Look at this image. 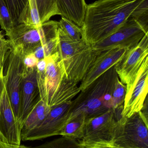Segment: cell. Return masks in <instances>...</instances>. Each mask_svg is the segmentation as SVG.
Masks as SVG:
<instances>
[{
	"mask_svg": "<svg viewBox=\"0 0 148 148\" xmlns=\"http://www.w3.org/2000/svg\"><path fill=\"white\" fill-rule=\"evenodd\" d=\"M143 0H98L87 5L81 27L82 40L92 45L111 35Z\"/></svg>",
	"mask_w": 148,
	"mask_h": 148,
	"instance_id": "cell-1",
	"label": "cell"
},
{
	"mask_svg": "<svg viewBox=\"0 0 148 148\" xmlns=\"http://www.w3.org/2000/svg\"><path fill=\"white\" fill-rule=\"evenodd\" d=\"M118 79L114 65L81 90L71 101L68 120L79 114L87 120L113 109V94Z\"/></svg>",
	"mask_w": 148,
	"mask_h": 148,
	"instance_id": "cell-2",
	"label": "cell"
},
{
	"mask_svg": "<svg viewBox=\"0 0 148 148\" xmlns=\"http://www.w3.org/2000/svg\"><path fill=\"white\" fill-rule=\"evenodd\" d=\"M36 69L41 99L51 108L71 101L81 92L77 84L63 77L58 52L38 60Z\"/></svg>",
	"mask_w": 148,
	"mask_h": 148,
	"instance_id": "cell-3",
	"label": "cell"
},
{
	"mask_svg": "<svg viewBox=\"0 0 148 148\" xmlns=\"http://www.w3.org/2000/svg\"><path fill=\"white\" fill-rule=\"evenodd\" d=\"M59 62L63 77L78 84L86 73L100 52L82 39L75 40L69 37L58 27Z\"/></svg>",
	"mask_w": 148,
	"mask_h": 148,
	"instance_id": "cell-4",
	"label": "cell"
},
{
	"mask_svg": "<svg viewBox=\"0 0 148 148\" xmlns=\"http://www.w3.org/2000/svg\"><path fill=\"white\" fill-rule=\"evenodd\" d=\"M125 148H148V122L139 112L117 121L111 144Z\"/></svg>",
	"mask_w": 148,
	"mask_h": 148,
	"instance_id": "cell-5",
	"label": "cell"
},
{
	"mask_svg": "<svg viewBox=\"0 0 148 148\" xmlns=\"http://www.w3.org/2000/svg\"><path fill=\"white\" fill-rule=\"evenodd\" d=\"M23 57L19 49L10 47L4 66L5 69H3L5 88L15 117L19 124L20 92L24 70Z\"/></svg>",
	"mask_w": 148,
	"mask_h": 148,
	"instance_id": "cell-6",
	"label": "cell"
},
{
	"mask_svg": "<svg viewBox=\"0 0 148 148\" xmlns=\"http://www.w3.org/2000/svg\"><path fill=\"white\" fill-rule=\"evenodd\" d=\"M120 113L110 109L99 116L87 119L83 136L79 141L84 146L95 143L111 144Z\"/></svg>",
	"mask_w": 148,
	"mask_h": 148,
	"instance_id": "cell-7",
	"label": "cell"
},
{
	"mask_svg": "<svg viewBox=\"0 0 148 148\" xmlns=\"http://www.w3.org/2000/svg\"><path fill=\"white\" fill-rule=\"evenodd\" d=\"M148 34L135 47L127 49L115 69L122 83L130 88L145 61L148 58Z\"/></svg>",
	"mask_w": 148,
	"mask_h": 148,
	"instance_id": "cell-8",
	"label": "cell"
},
{
	"mask_svg": "<svg viewBox=\"0 0 148 148\" xmlns=\"http://www.w3.org/2000/svg\"><path fill=\"white\" fill-rule=\"evenodd\" d=\"M21 129L15 117L6 90L3 70L0 75V138L10 145H21Z\"/></svg>",
	"mask_w": 148,
	"mask_h": 148,
	"instance_id": "cell-9",
	"label": "cell"
},
{
	"mask_svg": "<svg viewBox=\"0 0 148 148\" xmlns=\"http://www.w3.org/2000/svg\"><path fill=\"white\" fill-rule=\"evenodd\" d=\"M146 34L143 29L130 16L118 30L92 47L97 52L112 49H128L137 45Z\"/></svg>",
	"mask_w": 148,
	"mask_h": 148,
	"instance_id": "cell-10",
	"label": "cell"
},
{
	"mask_svg": "<svg viewBox=\"0 0 148 148\" xmlns=\"http://www.w3.org/2000/svg\"><path fill=\"white\" fill-rule=\"evenodd\" d=\"M6 35L8 37L10 47L19 49L24 56L34 53L46 42L42 24L40 27H36L27 23H21L15 26Z\"/></svg>",
	"mask_w": 148,
	"mask_h": 148,
	"instance_id": "cell-11",
	"label": "cell"
},
{
	"mask_svg": "<svg viewBox=\"0 0 148 148\" xmlns=\"http://www.w3.org/2000/svg\"><path fill=\"white\" fill-rule=\"evenodd\" d=\"M71 101L65 103L51 108L44 121L38 127L21 137L23 141L42 140L60 133L69 118Z\"/></svg>",
	"mask_w": 148,
	"mask_h": 148,
	"instance_id": "cell-12",
	"label": "cell"
},
{
	"mask_svg": "<svg viewBox=\"0 0 148 148\" xmlns=\"http://www.w3.org/2000/svg\"><path fill=\"white\" fill-rule=\"evenodd\" d=\"M148 85V58H147L130 88L126 91L123 109L121 113V117H129L141 110L147 96Z\"/></svg>",
	"mask_w": 148,
	"mask_h": 148,
	"instance_id": "cell-13",
	"label": "cell"
},
{
	"mask_svg": "<svg viewBox=\"0 0 148 148\" xmlns=\"http://www.w3.org/2000/svg\"><path fill=\"white\" fill-rule=\"evenodd\" d=\"M41 100L36 68L24 67L20 92L19 123L21 127L28 116Z\"/></svg>",
	"mask_w": 148,
	"mask_h": 148,
	"instance_id": "cell-14",
	"label": "cell"
},
{
	"mask_svg": "<svg viewBox=\"0 0 148 148\" xmlns=\"http://www.w3.org/2000/svg\"><path fill=\"white\" fill-rule=\"evenodd\" d=\"M127 49H112L100 52L81 82L79 86L81 90L85 89L94 80L116 65L122 58Z\"/></svg>",
	"mask_w": 148,
	"mask_h": 148,
	"instance_id": "cell-15",
	"label": "cell"
},
{
	"mask_svg": "<svg viewBox=\"0 0 148 148\" xmlns=\"http://www.w3.org/2000/svg\"><path fill=\"white\" fill-rule=\"evenodd\" d=\"M59 15L81 27L85 17V0H54Z\"/></svg>",
	"mask_w": 148,
	"mask_h": 148,
	"instance_id": "cell-16",
	"label": "cell"
},
{
	"mask_svg": "<svg viewBox=\"0 0 148 148\" xmlns=\"http://www.w3.org/2000/svg\"><path fill=\"white\" fill-rule=\"evenodd\" d=\"M51 108L41 100L32 110L23 125L21 137L39 126L47 117Z\"/></svg>",
	"mask_w": 148,
	"mask_h": 148,
	"instance_id": "cell-17",
	"label": "cell"
},
{
	"mask_svg": "<svg viewBox=\"0 0 148 148\" xmlns=\"http://www.w3.org/2000/svg\"><path fill=\"white\" fill-rule=\"evenodd\" d=\"M9 9L15 26L27 23L28 20V0H3Z\"/></svg>",
	"mask_w": 148,
	"mask_h": 148,
	"instance_id": "cell-18",
	"label": "cell"
},
{
	"mask_svg": "<svg viewBox=\"0 0 148 148\" xmlns=\"http://www.w3.org/2000/svg\"><path fill=\"white\" fill-rule=\"evenodd\" d=\"M86 120V117L83 114L77 115L72 117L68 120L60 135L81 140L83 136Z\"/></svg>",
	"mask_w": 148,
	"mask_h": 148,
	"instance_id": "cell-19",
	"label": "cell"
},
{
	"mask_svg": "<svg viewBox=\"0 0 148 148\" xmlns=\"http://www.w3.org/2000/svg\"><path fill=\"white\" fill-rule=\"evenodd\" d=\"M42 24L54 16L59 15L54 0H36Z\"/></svg>",
	"mask_w": 148,
	"mask_h": 148,
	"instance_id": "cell-20",
	"label": "cell"
},
{
	"mask_svg": "<svg viewBox=\"0 0 148 148\" xmlns=\"http://www.w3.org/2000/svg\"><path fill=\"white\" fill-rule=\"evenodd\" d=\"M30 148H86L79 140L62 136L40 146Z\"/></svg>",
	"mask_w": 148,
	"mask_h": 148,
	"instance_id": "cell-21",
	"label": "cell"
},
{
	"mask_svg": "<svg viewBox=\"0 0 148 148\" xmlns=\"http://www.w3.org/2000/svg\"><path fill=\"white\" fill-rule=\"evenodd\" d=\"M130 17L133 18L148 34V0H143L133 11Z\"/></svg>",
	"mask_w": 148,
	"mask_h": 148,
	"instance_id": "cell-22",
	"label": "cell"
},
{
	"mask_svg": "<svg viewBox=\"0 0 148 148\" xmlns=\"http://www.w3.org/2000/svg\"><path fill=\"white\" fill-rule=\"evenodd\" d=\"M58 27L71 39L75 40L82 39L81 27L69 20L61 17L58 22Z\"/></svg>",
	"mask_w": 148,
	"mask_h": 148,
	"instance_id": "cell-23",
	"label": "cell"
},
{
	"mask_svg": "<svg viewBox=\"0 0 148 148\" xmlns=\"http://www.w3.org/2000/svg\"><path fill=\"white\" fill-rule=\"evenodd\" d=\"M0 26L6 34L15 27L10 12L3 0H0Z\"/></svg>",
	"mask_w": 148,
	"mask_h": 148,
	"instance_id": "cell-24",
	"label": "cell"
},
{
	"mask_svg": "<svg viewBox=\"0 0 148 148\" xmlns=\"http://www.w3.org/2000/svg\"><path fill=\"white\" fill-rule=\"evenodd\" d=\"M126 90V85L122 83L119 78L113 94V109L123 107Z\"/></svg>",
	"mask_w": 148,
	"mask_h": 148,
	"instance_id": "cell-25",
	"label": "cell"
},
{
	"mask_svg": "<svg viewBox=\"0 0 148 148\" xmlns=\"http://www.w3.org/2000/svg\"><path fill=\"white\" fill-rule=\"evenodd\" d=\"M28 3L29 15L27 24L36 27H40L42 23L37 10L36 1V0H28Z\"/></svg>",
	"mask_w": 148,
	"mask_h": 148,
	"instance_id": "cell-26",
	"label": "cell"
},
{
	"mask_svg": "<svg viewBox=\"0 0 148 148\" xmlns=\"http://www.w3.org/2000/svg\"><path fill=\"white\" fill-rule=\"evenodd\" d=\"M38 62V59L36 58L34 53L28 54L23 57V65L26 69L36 68Z\"/></svg>",
	"mask_w": 148,
	"mask_h": 148,
	"instance_id": "cell-27",
	"label": "cell"
},
{
	"mask_svg": "<svg viewBox=\"0 0 148 148\" xmlns=\"http://www.w3.org/2000/svg\"><path fill=\"white\" fill-rule=\"evenodd\" d=\"M10 48V45L0 47V75L4 69V66L8 53Z\"/></svg>",
	"mask_w": 148,
	"mask_h": 148,
	"instance_id": "cell-28",
	"label": "cell"
},
{
	"mask_svg": "<svg viewBox=\"0 0 148 148\" xmlns=\"http://www.w3.org/2000/svg\"><path fill=\"white\" fill-rule=\"evenodd\" d=\"M86 148H125L109 144L95 143L84 146Z\"/></svg>",
	"mask_w": 148,
	"mask_h": 148,
	"instance_id": "cell-29",
	"label": "cell"
},
{
	"mask_svg": "<svg viewBox=\"0 0 148 148\" xmlns=\"http://www.w3.org/2000/svg\"><path fill=\"white\" fill-rule=\"evenodd\" d=\"M8 45H9L8 41L4 39L2 32L0 31V47H2Z\"/></svg>",
	"mask_w": 148,
	"mask_h": 148,
	"instance_id": "cell-30",
	"label": "cell"
},
{
	"mask_svg": "<svg viewBox=\"0 0 148 148\" xmlns=\"http://www.w3.org/2000/svg\"><path fill=\"white\" fill-rule=\"evenodd\" d=\"M0 148H14V146L8 144L1 140L0 138Z\"/></svg>",
	"mask_w": 148,
	"mask_h": 148,
	"instance_id": "cell-31",
	"label": "cell"
},
{
	"mask_svg": "<svg viewBox=\"0 0 148 148\" xmlns=\"http://www.w3.org/2000/svg\"><path fill=\"white\" fill-rule=\"evenodd\" d=\"M14 146V148H30V147H26V146H24V145H18V146Z\"/></svg>",
	"mask_w": 148,
	"mask_h": 148,
	"instance_id": "cell-32",
	"label": "cell"
}]
</instances>
